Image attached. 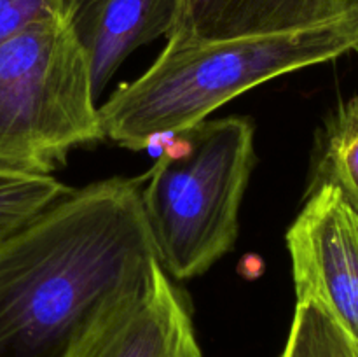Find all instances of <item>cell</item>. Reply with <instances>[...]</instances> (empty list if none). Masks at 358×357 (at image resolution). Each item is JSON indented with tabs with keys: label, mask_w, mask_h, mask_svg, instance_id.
I'll use <instances>...</instances> for the list:
<instances>
[{
	"label": "cell",
	"mask_w": 358,
	"mask_h": 357,
	"mask_svg": "<svg viewBox=\"0 0 358 357\" xmlns=\"http://www.w3.org/2000/svg\"><path fill=\"white\" fill-rule=\"evenodd\" d=\"M157 266L142 178L70 191L0 241V357H66Z\"/></svg>",
	"instance_id": "obj_1"
},
{
	"label": "cell",
	"mask_w": 358,
	"mask_h": 357,
	"mask_svg": "<svg viewBox=\"0 0 358 357\" xmlns=\"http://www.w3.org/2000/svg\"><path fill=\"white\" fill-rule=\"evenodd\" d=\"M358 16L322 27L226 41L168 37L145 74L98 107L103 139L140 150L206 121L257 84L353 51Z\"/></svg>",
	"instance_id": "obj_2"
},
{
	"label": "cell",
	"mask_w": 358,
	"mask_h": 357,
	"mask_svg": "<svg viewBox=\"0 0 358 357\" xmlns=\"http://www.w3.org/2000/svg\"><path fill=\"white\" fill-rule=\"evenodd\" d=\"M171 136L142 189V209L159 265L187 280L205 273L236 240L255 163L254 125L227 115Z\"/></svg>",
	"instance_id": "obj_3"
},
{
	"label": "cell",
	"mask_w": 358,
	"mask_h": 357,
	"mask_svg": "<svg viewBox=\"0 0 358 357\" xmlns=\"http://www.w3.org/2000/svg\"><path fill=\"white\" fill-rule=\"evenodd\" d=\"M101 139L90 59L65 18L0 44V168L51 175Z\"/></svg>",
	"instance_id": "obj_4"
},
{
	"label": "cell",
	"mask_w": 358,
	"mask_h": 357,
	"mask_svg": "<svg viewBox=\"0 0 358 357\" xmlns=\"http://www.w3.org/2000/svg\"><path fill=\"white\" fill-rule=\"evenodd\" d=\"M287 245L297 301H317L358 346V216L339 189H308Z\"/></svg>",
	"instance_id": "obj_5"
},
{
	"label": "cell",
	"mask_w": 358,
	"mask_h": 357,
	"mask_svg": "<svg viewBox=\"0 0 358 357\" xmlns=\"http://www.w3.org/2000/svg\"><path fill=\"white\" fill-rule=\"evenodd\" d=\"M66 357H201L191 314L163 266L108 308Z\"/></svg>",
	"instance_id": "obj_6"
},
{
	"label": "cell",
	"mask_w": 358,
	"mask_h": 357,
	"mask_svg": "<svg viewBox=\"0 0 358 357\" xmlns=\"http://www.w3.org/2000/svg\"><path fill=\"white\" fill-rule=\"evenodd\" d=\"M184 0H65V20L91 66L94 97L140 46L170 35Z\"/></svg>",
	"instance_id": "obj_7"
},
{
	"label": "cell",
	"mask_w": 358,
	"mask_h": 357,
	"mask_svg": "<svg viewBox=\"0 0 358 357\" xmlns=\"http://www.w3.org/2000/svg\"><path fill=\"white\" fill-rule=\"evenodd\" d=\"M358 16L352 0H184L168 37L226 41L322 27Z\"/></svg>",
	"instance_id": "obj_8"
},
{
	"label": "cell",
	"mask_w": 358,
	"mask_h": 357,
	"mask_svg": "<svg viewBox=\"0 0 358 357\" xmlns=\"http://www.w3.org/2000/svg\"><path fill=\"white\" fill-rule=\"evenodd\" d=\"M320 184L339 189L358 216V90L325 122L310 189Z\"/></svg>",
	"instance_id": "obj_9"
},
{
	"label": "cell",
	"mask_w": 358,
	"mask_h": 357,
	"mask_svg": "<svg viewBox=\"0 0 358 357\" xmlns=\"http://www.w3.org/2000/svg\"><path fill=\"white\" fill-rule=\"evenodd\" d=\"M70 191L51 175L0 168V241Z\"/></svg>",
	"instance_id": "obj_10"
},
{
	"label": "cell",
	"mask_w": 358,
	"mask_h": 357,
	"mask_svg": "<svg viewBox=\"0 0 358 357\" xmlns=\"http://www.w3.org/2000/svg\"><path fill=\"white\" fill-rule=\"evenodd\" d=\"M51 18H65V0H0V44Z\"/></svg>",
	"instance_id": "obj_11"
},
{
	"label": "cell",
	"mask_w": 358,
	"mask_h": 357,
	"mask_svg": "<svg viewBox=\"0 0 358 357\" xmlns=\"http://www.w3.org/2000/svg\"><path fill=\"white\" fill-rule=\"evenodd\" d=\"M352 6H353V9L358 10V0H352ZM353 51H355L357 55H358V38H357V42H355V48H353Z\"/></svg>",
	"instance_id": "obj_12"
}]
</instances>
